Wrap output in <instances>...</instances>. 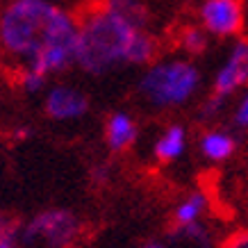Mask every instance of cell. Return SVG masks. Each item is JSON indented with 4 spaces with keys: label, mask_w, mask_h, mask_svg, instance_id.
Listing matches in <instances>:
<instances>
[{
    "label": "cell",
    "mask_w": 248,
    "mask_h": 248,
    "mask_svg": "<svg viewBox=\"0 0 248 248\" xmlns=\"http://www.w3.org/2000/svg\"><path fill=\"white\" fill-rule=\"evenodd\" d=\"M244 87H248V39H239L228 55L226 64L218 68L212 84V96L228 100Z\"/></svg>",
    "instance_id": "8992f818"
},
{
    "label": "cell",
    "mask_w": 248,
    "mask_h": 248,
    "mask_svg": "<svg viewBox=\"0 0 248 248\" xmlns=\"http://www.w3.org/2000/svg\"><path fill=\"white\" fill-rule=\"evenodd\" d=\"M175 44L189 57H201L207 50L210 39H207V32L203 28H198V25H182L178 34H175Z\"/></svg>",
    "instance_id": "5bb4252c"
},
{
    "label": "cell",
    "mask_w": 248,
    "mask_h": 248,
    "mask_svg": "<svg viewBox=\"0 0 248 248\" xmlns=\"http://www.w3.org/2000/svg\"><path fill=\"white\" fill-rule=\"evenodd\" d=\"M18 234V221L7 214H0V241H16Z\"/></svg>",
    "instance_id": "e0dca14e"
},
{
    "label": "cell",
    "mask_w": 248,
    "mask_h": 248,
    "mask_svg": "<svg viewBox=\"0 0 248 248\" xmlns=\"http://www.w3.org/2000/svg\"><path fill=\"white\" fill-rule=\"evenodd\" d=\"M103 5L107 9H112L114 14L123 16L128 23H132L135 28L148 30L151 23V9L143 0H103Z\"/></svg>",
    "instance_id": "4fadbf2b"
},
{
    "label": "cell",
    "mask_w": 248,
    "mask_h": 248,
    "mask_svg": "<svg viewBox=\"0 0 248 248\" xmlns=\"http://www.w3.org/2000/svg\"><path fill=\"white\" fill-rule=\"evenodd\" d=\"M189 143L187 128L180 123H171L169 128L162 130V135L153 143V157L159 164H173L185 155Z\"/></svg>",
    "instance_id": "30bf717a"
},
{
    "label": "cell",
    "mask_w": 248,
    "mask_h": 248,
    "mask_svg": "<svg viewBox=\"0 0 248 248\" xmlns=\"http://www.w3.org/2000/svg\"><path fill=\"white\" fill-rule=\"evenodd\" d=\"M46 114L55 121H71V119H80L89 112V98L84 96L80 89L60 84L53 87L46 96L44 103Z\"/></svg>",
    "instance_id": "52a82bcc"
},
{
    "label": "cell",
    "mask_w": 248,
    "mask_h": 248,
    "mask_svg": "<svg viewBox=\"0 0 248 248\" xmlns=\"http://www.w3.org/2000/svg\"><path fill=\"white\" fill-rule=\"evenodd\" d=\"M109 178H112V169L107 164H96L91 169V182L93 185H105Z\"/></svg>",
    "instance_id": "d6986e66"
},
{
    "label": "cell",
    "mask_w": 248,
    "mask_h": 248,
    "mask_svg": "<svg viewBox=\"0 0 248 248\" xmlns=\"http://www.w3.org/2000/svg\"><path fill=\"white\" fill-rule=\"evenodd\" d=\"M76 64L84 73L103 76L121 64H128L130 46L141 28L114 14L103 0H87L76 14Z\"/></svg>",
    "instance_id": "7a4b0ae2"
},
{
    "label": "cell",
    "mask_w": 248,
    "mask_h": 248,
    "mask_svg": "<svg viewBox=\"0 0 248 248\" xmlns=\"http://www.w3.org/2000/svg\"><path fill=\"white\" fill-rule=\"evenodd\" d=\"M169 239L175 244H185L189 248H217V239H214L207 218L185 228H173L169 230Z\"/></svg>",
    "instance_id": "7c38bea8"
},
{
    "label": "cell",
    "mask_w": 248,
    "mask_h": 248,
    "mask_svg": "<svg viewBox=\"0 0 248 248\" xmlns=\"http://www.w3.org/2000/svg\"><path fill=\"white\" fill-rule=\"evenodd\" d=\"M78 21L50 0H5L0 7V53L25 62L46 78L76 64Z\"/></svg>",
    "instance_id": "6da1fadb"
},
{
    "label": "cell",
    "mask_w": 248,
    "mask_h": 248,
    "mask_svg": "<svg viewBox=\"0 0 248 248\" xmlns=\"http://www.w3.org/2000/svg\"><path fill=\"white\" fill-rule=\"evenodd\" d=\"M139 139V125L128 112H114L105 121V143L109 153H128Z\"/></svg>",
    "instance_id": "9c48e42d"
},
{
    "label": "cell",
    "mask_w": 248,
    "mask_h": 248,
    "mask_svg": "<svg viewBox=\"0 0 248 248\" xmlns=\"http://www.w3.org/2000/svg\"><path fill=\"white\" fill-rule=\"evenodd\" d=\"M232 123L237 130H248V91L244 93V98L239 100V105L234 109Z\"/></svg>",
    "instance_id": "ac0fdd59"
},
{
    "label": "cell",
    "mask_w": 248,
    "mask_h": 248,
    "mask_svg": "<svg viewBox=\"0 0 248 248\" xmlns=\"http://www.w3.org/2000/svg\"><path fill=\"white\" fill-rule=\"evenodd\" d=\"M139 248H175L171 241H164V239H146Z\"/></svg>",
    "instance_id": "ffe728a7"
},
{
    "label": "cell",
    "mask_w": 248,
    "mask_h": 248,
    "mask_svg": "<svg viewBox=\"0 0 248 248\" xmlns=\"http://www.w3.org/2000/svg\"><path fill=\"white\" fill-rule=\"evenodd\" d=\"M46 80H48V78H46L44 73L34 71V68H21V76H18V84H21L23 91H28V93L39 91L46 84Z\"/></svg>",
    "instance_id": "9a60e30c"
},
{
    "label": "cell",
    "mask_w": 248,
    "mask_h": 248,
    "mask_svg": "<svg viewBox=\"0 0 248 248\" xmlns=\"http://www.w3.org/2000/svg\"><path fill=\"white\" fill-rule=\"evenodd\" d=\"M203 30L214 37H239L244 32V0H205L201 5Z\"/></svg>",
    "instance_id": "5b68a950"
},
{
    "label": "cell",
    "mask_w": 248,
    "mask_h": 248,
    "mask_svg": "<svg viewBox=\"0 0 248 248\" xmlns=\"http://www.w3.org/2000/svg\"><path fill=\"white\" fill-rule=\"evenodd\" d=\"M237 137L226 132V130H205L203 135L198 137V151L207 162H214V164H221V162H228L237 153Z\"/></svg>",
    "instance_id": "8fae6325"
},
{
    "label": "cell",
    "mask_w": 248,
    "mask_h": 248,
    "mask_svg": "<svg viewBox=\"0 0 248 248\" xmlns=\"http://www.w3.org/2000/svg\"><path fill=\"white\" fill-rule=\"evenodd\" d=\"M201 87V71L187 60L153 62L139 80V93L146 103L159 109H171L189 103Z\"/></svg>",
    "instance_id": "3957f363"
},
{
    "label": "cell",
    "mask_w": 248,
    "mask_h": 248,
    "mask_svg": "<svg viewBox=\"0 0 248 248\" xmlns=\"http://www.w3.org/2000/svg\"><path fill=\"white\" fill-rule=\"evenodd\" d=\"M84 234V221L73 210L50 207L23 226V241L39 248H76Z\"/></svg>",
    "instance_id": "277c9868"
},
{
    "label": "cell",
    "mask_w": 248,
    "mask_h": 248,
    "mask_svg": "<svg viewBox=\"0 0 248 248\" xmlns=\"http://www.w3.org/2000/svg\"><path fill=\"white\" fill-rule=\"evenodd\" d=\"M210 212V198L201 189H189L187 194H182L175 205L171 207L169 214V230L173 228H185L198 221H205Z\"/></svg>",
    "instance_id": "ba28073f"
},
{
    "label": "cell",
    "mask_w": 248,
    "mask_h": 248,
    "mask_svg": "<svg viewBox=\"0 0 248 248\" xmlns=\"http://www.w3.org/2000/svg\"><path fill=\"white\" fill-rule=\"evenodd\" d=\"M217 248H248V228H239L217 244Z\"/></svg>",
    "instance_id": "2e32d148"
},
{
    "label": "cell",
    "mask_w": 248,
    "mask_h": 248,
    "mask_svg": "<svg viewBox=\"0 0 248 248\" xmlns=\"http://www.w3.org/2000/svg\"><path fill=\"white\" fill-rule=\"evenodd\" d=\"M0 248H16L14 241H0Z\"/></svg>",
    "instance_id": "44dd1931"
}]
</instances>
